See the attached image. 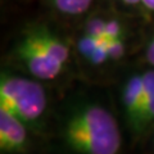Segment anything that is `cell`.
I'll return each mask as SVG.
<instances>
[{
  "mask_svg": "<svg viewBox=\"0 0 154 154\" xmlns=\"http://www.w3.org/2000/svg\"><path fill=\"white\" fill-rule=\"evenodd\" d=\"M63 139L76 154H118L122 145L114 116L98 104L76 110L63 128Z\"/></svg>",
  "mask_w": 154,
  "mask_h": 154,
  "instance_id": "cell-1",
  "label": "cell"
},
{
  "mask_svg": "<svg viewBox=\"0 0 154 154\" xmlns=\"http://www.w3.org/2000/svg\"><path fill=\"white\" fill-rule=\"evenodd\" d=\"M46 104V94L38 82L21 76L2 73L0 108L28 125L41 118Z\"/></svg>",
  "mask_w": 154,
  "mask_h": 154,
  "instance_id": "cell-2",
  "label": "cell"
},
{
  "mask_svg": "<svg viewBox=\"0 0 154 154\" xmlns=\"http://www.w3.org/2000/svg\"><path fill=\"white\" fill-rule=\"evenodd\" d=\"M17 59L37 80H53L60 75L64 66L37 40L32 30L27 31L16 46Z\"/></svg>",
  "mask_w": 154,
  "mask_h": 154,
  "instance_id": "cell-3",
  "label": "cell"
},
{
  "mask_svg": "<svg viewBox=\"0 0 154 154\" xmlns=\"http://www.w3.org/2000/svg\"><path fill=\"white\" fill-rule=\"evenodd\" d=\"M28 149L26 123L8 110L0 108V152L2 154H23Z\"/></svg>",
  "mask_w": 154,
  "mask_h": 154,
  "instance_id": "cell-4",
  "label": "cell"
},
{
  "mask_svg": "<svg viewBox=\"0 0 154 154\" xmlns=\"http://www.w3.org/2000/svg\"><path fill=\"white\" fill-rule=\"evenodd\" d=\"M143 103H144L143 75H134L126 81V84L123 85L122 89L123 112L131 126L136 121Z\"/></svg>",
  "mask_w": 154,
  "mask_h": 154,
  "instance_id": "cell-5",
  "label": "cell"
},
{
  "mask_svg": "<svg viewBox=\"0 0 154 154\" xmlns=\"http://www.w3.org/2000/svg\"><path fill=\"white\" fill-rule=\"evenodd\" d=\"M153 122H154V98H150L143 103L136 121L134 122L131 127L135 131H141V130H144Z\"/></svg>",
  "mask_w": 154,
  "mask_h": 154,
  "instance_id": "cell-6",
  "label": "cell"
},
{
  "mask_svg": "<svg viewBox=\"0 0 154 154\" xmlns=\"http://www.w3.org/2000/svg\"><path fill=\"white\" fill-rule=\"evenodd\" d=\"M93 0H62L55 9L67 16H79L90 8Z\"/></svg>",
  "mask_w": 154,
  "mask_h": 154,
  "instance_id": "cell-7",
  "label": "cell"
},
{
  "mask_svg": "<svg viewBox=\"0 0 154 154\" xmlns=\"http://www.w3.org/2000/svg\"><path fill=\"white\" fill-rule=\"evenodd\" d=\"M103 40H104V38H102V37L85 33V35L81 37L80 41H79V50H80L81 54H82L86 59H88V58L95 51L96 48H98L103 42Z\"/></svg>",
  "mask_w": 154,
  "mask_h": 154,
  "instance_id": "cell-8",
  "label": "cell"
},
{
  "mask_svg": "<svg viewBox=\"0 0 154 154\" xmlns=\"http://www.w3.org/2000/svg\"><path fill=\"white\" fill-rule=\"evenodd\" d=\"M125 30L122 23L117 19H107L104 26V38L113 40V38H123Z\"/></svg>",
  "mask_w": 154,
  "mask_h": 154,
  "instance_id": "cell-9",
  "label": "cell"
},
{
  "mask_svg": "<svg viewBox=\"0 0 154 154\" xmlns=\"http://www.w3.org/2000/svg\"><path fill=\"white\" fill-rule=\"evenodd\" d=\"M107 45L109 53V60H118L125 55L126 46H125L123 38H113V40L107 38Z\"/></svg>",
  "mask_w": 154,
  "mask_h": 154,
  "instance_id": "cell-10",
  "label": "cell"
},
{
  "mask_svg": "<svg viewBox=\"0 0 154 154\" xmlns=\"http://www.w3.org/2000/svg\"><path fill=\"white\" fill-rule=\"evenodd\" d=\"M88 60L90 62L91 64H94V66L103 64V63H105V62L109 60V53H108L107 38H104L102 44H100L98 48H96L95 51L88 58Z\"/></svg>",
  "mask_w": 154,
  "mask_h": 154,
  "instance_id": "cell-11",
  "label": "cell"
},
{
  "mask_svg": "<svg viewBox=\"0 0 154 154\" xmlns=\"http://www.w3.org/2000/svg\"><path fill=\"white\" fill-rule=\"evenodd\" d=\"M104 26H105V19H102V18H91L90 21L86 23L85 33L104 38Z\"/></svg>",
  "mask_w": 154,
  "mask_h": 154,
  "instance_id": "cell-12",
  "label": "cell"
},
{
  "mask_svg": "<svg viewBox=\"0 0 154 154\" xmlns=\"http://www.w3.org/2000/svg\"><path fill=\"white\" fill-rule=\"evenodd\" d=\"M145 57L146 60L154 67V37L149 41V44L146 46V51H145Z\"/></svg>",
  "mask_w": 154,
  "mask_h": 154,
  "instance_id": "cell-13",
  "label": "cell"
},
{
  "mask_svg": "<svg viewBox=\"0 0 154 154\" xmlns=\"http://www.w3.org/2000/svg\"><path fill=\"white\" fill-rule=\"evenodd\" d=\"M141 5L149 12H154V0H141Z\"/></svg>",
  "mask_w": 154,
  "mask_h": 154,
  "instance_id": "cell-14",
  "label": "cell"
},
{
  "mask_svg": "<svg viewBox=\"0 0 154 154\" xmlns=\"http://www.w3.org/2000/svg\"><path fill=\"white\" fill-rule=\"evenodd\" d=\"M123 4L130 7H136V5H141V0H122Z\"/></svg>",
  "mask_w": 154,
  "mask_h": 154,
  "instance_id": "cell-15",
  "label": "cell"
},
{
  "mask_svg": "<svg viewBox=\"0 0 154 154\" xmlns=\"http://www.w3.org/2000/svg\"><path fill=\"white\" fill-rule=\"evenodd\" d=\"M60 2H62V0H50V3L53 4V7H54V8H57L58 5H59Z\"/></svg>",
  "mask_w": 154,
  "mask_h": 154,
  "instance_id": "cell-16",
  "label": "cell"
}]
</instances>
